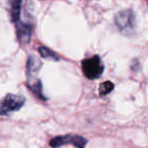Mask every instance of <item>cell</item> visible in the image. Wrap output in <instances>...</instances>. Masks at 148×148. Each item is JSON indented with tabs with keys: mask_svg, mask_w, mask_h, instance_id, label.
<instances>
[{
	"mask_svg": "<svg viewBox=\"0 0 148 148\" xmlns=\"http://www.w3.org/2000/svg\"><path fill=\"white\" fill-rule=\"evenodd\" d=\"M25 104V98L14 94H7L0 99V115L6 116L12 112L18 111Z\"/></svg>",
	"mask_w": 148,
	"mask_h": 148,
	"instance_id": "obj_2",
	"label": "cell"
},
{
	"mask_svg": "<svg viewBox=\"0 0 148 148\" xmlns=\"http://www.w3.org/2000/svg\"><path fill=\"white\" fill-rule=\"evenodd\" d=\"M114 89V84L110 81H106L104 82L103 84L100 85V95L102 96H105V95H108L109 93H111Z\"/></svg>",
	"mask_w": 148,
	"mask_h": 148,
	"instance_id": "obj_10",
	"label": "cell"
},
{
	"mask_svg": "<svg viewBox=\"0 0 148 148\" xmlns=\"http://www.w3.org/2000/svg\"><path fill=\"white\" fill-rule=\"evenodd\" d=\"M16 23V36L21 45H26L29 42L32 35V26L30 24L18 20Z\"/></svg>",
	"mask_w": 148,
	"mask_h": 148,
	"instance_id": "obj_5",
	"label": "cell"
},
{
	"mask_svg": "<svg viewBox=\"0 0 148 148\" xmlns=\"http://www.w3.org/2000/svg\"><path fill=\"white\" fill-rule=\"evenodd\" d=\"M38 51H39V53H40V56L43 58V59L51 60H60L59 56H58L53 51L47 49V47H40L38 49Z\"/></svg>",
	"mask_w": 148,
	"mask_h": 148,
	"instance_id": "obj_9",
	"label": "cell"
},
{
	"mask_svg": "<svg viewBox=\"0 0 148 148\" xmlns=\"http://www.w3.org/2000/svg\"><path fill=\"white\" fill-rule=\"evenodd\" d=\"M87 139L80 135L66 134L62 136H57L49 141V145L53 148L60 147L62 145H74L77 148H85L87 145Z\"/></svg>",
	"mask_w": 148,
	"mask_h": 148,
	"instance_id": "obj_4",
	"label": "cell"
},
{
	"mask_svg": "<svg viewBox=\"0 0 148 148\" xmlns=\"http://www.w3.org/2000/svg\"><path fill=\"white\" fill-rule=\"evenodd\" d=\"M115 24L123 34L130 35L134 33L136 27V17L132 10H123L116 14Z\"/></svg>",
	"mask_w": 148,
	"mask_h": 148,
	"instance_id": "obj_1",
	"label": "cell"
},
{
	"mask_svg": "<svg viewBox=\"0 0 148 148\" xmlns=\"http://www.w3.org/2000/svg\"><path fill=\"white\" fill-rule=\"evenodd\" d=\"M27 87L29 88L35 95L38 96L40 99L42 100H47V98L43 96V93H42V85H41V82L36 79L34 81H30V82L27 83Z\"/></svg>",
	"mask_w": 148,
	"mask_h": 148,
	"instance_id": "obj_8",
	"label": "cell"
},
{
	"mask_svg": "<svg viewBox=\"0 0 148 148\" xmlns=\"http://www.w3.org/2000/svg\"><path fill=\"white\" fill-rule=\"evenodd\" d=\"M41 66L40 60L34 56H30L27 60V66H26V75H27V81L36 80V75Z\"/></svg>",
	"mask_w": 148,
	"mask_h": 148,
	"instance_id": "obj_6",
	"label": "cell"
},
{
	"mask_svg": "<svg viewBox=\"0 0 148 148\" xmlns=\"http://www.w3.org/2000/svg\"><path fill=\"white\" fill-rule=\"evenodd\" d=\"M82 71L85 77L90 80L99 79L104 72V64L98 56H94L83 60Z\"/></svg>",
	"mask_w": 148,
	"mask_h": 148,
	"instance_id": "obj_3",
	"label": "cell"
},
{
	"mask_svg": "<svg viewBox=\"0 0 148 148\" xmlns=\"http://www.w3.org/2000/svg\"><path fill=\"white\" fill-rule=\"evenodd\" d=\"M21 3L22 0H8L10 19L12 22H17L19 20L20 12H21Z\"/></svg>",
	"mask_w": 148,
	"mask_h": 148,
	"instance_id": "obj_7",
	"label": "cell"
}]
</instances>
